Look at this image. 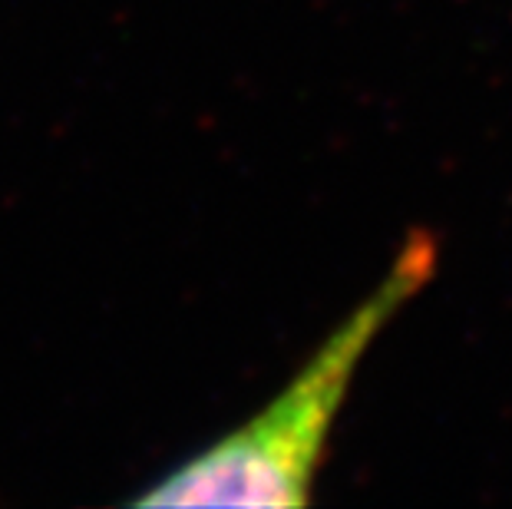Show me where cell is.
Listing matches in <instances>:
<instances>
[{"label":"cell","instance_id":"obj_1","mask_svg":"<svg viewBox=\"0 0 512 509\" xmlns=\"http://www.w3.org/2000/svg\"><path fill=\"white\" fill-rule=\"evenodd\" d=\"M437 272V242L417 232L265 410L136 496V506H301L324 460L334 417L377 334Z\"/></svg>","mask_w":512,"mask_h":509}]
</instances>
